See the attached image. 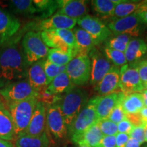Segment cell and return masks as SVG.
I'll use <instances>...</instances> for the list:
<instances>
[{"label":"cell","instance_id":"32","mask_svg":"<svg viewBox=\"0 0 147 147\" xmlns=\"http://www.w3.org/2000/svg\"><path fill=\"white\" fill-rule=\"evenodd\" d=\"M75 56L72 53H66L60 49H49L47 59L59 66H66Z\"/></svg>","mask_w":147,"mask_h":147},{"label":"cell","instance_id":"49","mask_svg":"<svg viewBox=\"0 0 147 147\" xmlns=\"http://www.w3.org/2000/svg\"><path fill=\"white\" fill-rule=\"evenodd\" d=\"M140 9H147V0L140 2Z\"/></svg>","mask_w":147,"mask_h":147},{"label":"cell","instance_id":"53","mask_svg":"<svg viewBox=\"0 0 147 147\" xmlns=\"http://www.w3.org/2000/svg\"><path fill=\"white\" fill-rule=\"evenodd\" d=\"M146 63H147V59H146Z\"/></svg>","mask_w":147,"mask_h":147},{"label":"cell","instance_id":"33","mask_svg":"<svg viewBox=\"0 0 147 147\" xmlns=\"http://www.w3.org/2000/svg\"><path fill=\"white\" fill-rule=\"evenodd\" d=\"M132 39H133V37L129 35H119L110 40L106 44V47L125 53L129 43Z\"/></svg>","mask_w":147,"mask_h":147},{"label":"cell","instance_id":"43","mask_svg":"<svg viewBox=\"0 0 147 147\" xmlns=\"http://www.w3.org/2000/svg\"><path fill=\"white\" fill-rule=\"evenodd\" d=\"M129 139V136L126 134L118 133L116 135V147H125Z\"/></svg>","mask_w":147,"mask_h":147},{"label":"cell","instance_id":"19","mask_svg":"<svg viewBox=\"0 0 147 147\" xmlns=\"http://www.w3.org/2000/svg\"><path fill=\"white\" fill-rule=\"evenodd\" d=\"M119 83L120 69L113 65L100 83L95 86V90L101 96L110 95L115 93L119 89Z\"/></svg>","mask_w":147,"mask_h":147},{"label":"cell","instance_id":"36","mask_svg":"<svg viewBox=\"0 0 147 147\" xmlns=\"http://www.w3.org/2000/svg\"><path fill=\"white\" fill-rule=\"evenodd\" d=\"M98 125L104 136H116L118 134L117 124L112 122L108 119L100 120L98 122Z\"/></svg>","mask_w":147,"mask_h":147},{"label":"cell","instance_id":"14","mask_svg":"<svg viewBox=\"0 0 147 147\" xmlns=\"http://www.w3.org/2000/svg\"><path fill=\"white\" fill-rule=\"evenodd\" d=\"M47 128V108L42 101H38L32 119L27 129L22 135L32 136H41L45 132Z\"/></svg>","mask_w":147,"mask_h":147},{"label":"cell","instance_id":"8","mask_svg":"<svg viewBox=\"0 0 147 147\" xmlns=\"http://www.w3.org/2000/svg\"><path fill=\"white\" fill-rule=\"evenodd\" d=\"M47 108V128L49 134L56 140L60 141L67 136V127L62 115L58 102Z\"/></svg>","mask_w":147,"mask_h":147},{"label":"cell","instance_id":"15","mask_svg":"<svg viewBox=\"0 0 147 147\" xmlns=\"http://www.w3.org/2000/svg\"><path fill=\"white\" fill-rule=\"evenodd\" d=\"M20 27L18 18L0 8V45L10 40Z\"/></svg>","mask_w":147,"mask_h":147},{"label":"cell","instance_id":"24","mask_svg":"<svg viewBox=\"0 0 147 147\" xmlns=\"http://www.w3.org/2000/svg\"><path fill=\"white\" fill-rule=\"evenodd\" d=\"M73 32L76 40L78 53L89 55L97 46L96 42L86 31L80 27H76L74 29Z\"/></svg>","mask_w":147,"mask_h":147},{"label":"cell","instance_id":"28","mask_svg":"<svg viewBox=\"0 0 147 147\" xmlns=\"http://www.w3.org/2000/svg\"><path fill=\"white\" fill-rule=\"evenodd\" d=\"M9 5L14 14L21 16H32L38 12L32 0H12L9 2Z\"/></svg>","mask_w":147,"mask_h":147},{"label":"cell","instance_id":"29","mask_svg":"<svg viewBox=\"0 0 147 147\" xmlns=\"http://www.w3.org/2000/svg\"><path fill=\"white\" fill-rule=\"evenodd\" d=\"M34 3L38 13H41V17L46 19L53 16V14L60 7V1L53 0H35Z\"/></svg>","mask_w":147,"mask_h":147},{"label":"cell","instance_id":"6","mask_svg":"<svg viewBox=\"0 0 147 147\" xmlns=\"http://www.w3.org/2000/svg\"><path fill=\"white\" fill-rule=\"evenodd\" d=\"M91 63L89 55L78 53L66 65L65 72L75 86L84 85L90 80Z\"/></svg>","mask_w":147,"mask_h":147},{"label":"cell","instance_id":"41","mask_svg":"<svg viewBox=\"0 0 147 147\" xmlns=\"http://www.w3.org/2000/svg\"><path fill=\"white\" fill-rule=\"evenodd\" d=\"M126 119L133 125L134 127L140 126H145V124L143 122L140 113L126 114Z\"/></svg>","mask_w":147,"mask_h":147},{"label":"cell","instance_id":"20","mask_svg":"<svg viewBox=\"0 0 147 147\" xmlns=\"http://www.w3.org/2000/svg\"><path fill=\"white\" fill-rule=\"evenodd\" d=\"M16 137L15 129L10 115L6 106L0 100V138L10 141Z\"/></svg>","mask_w":147,"mask_h":147},{"label":"cell","instance_id":"25","mask_svg":"<svg viewBox=\"0 0 147 147\" xmlns=\"http://www.w3.org/2000/svg\"><path fill=\"white\" fill-rule=\"evenodd\" d=\"M15 144L16 147H49L50 140L46 132L38 136L21 135L16 137Z\"/></svg>","mask_w":147,"mask_h":147},{"label":"cell","instance_id":"16","mask_svg":"<svg viewBox=\"0 0 147 147\" xmlns=\"http://www.w3.org/2000/svg\"><path fill=\"white\" fill-rule=\"evenodd\" d=\"M46 59L47 58L33 63L29 67L27 73V79L29 83L38 93L45 91L48 87L47 78L44 67Z\"/></svg>","mask_w":147,"mask_h":147},{"label":"cell","instance_id":"11","mask_svg":"<svg viewBox=\"0 0 147 147\" xmlns=\"http://www.w3.org/2000/svg\"><path fill=\"white\" fill-rule=\"evenodd\" d=\"M77 24L93 38L97 45L106 41L112 34L108 26L100 18L89 14L78 19Z\"/></svg>","mask_w":147,"mask_h":147},{"label":"cell","instance_id":"37","mask_svg":"<svg viewBox=\"0 0 147 147\" xmlns=\"http://www.w3.org/2000/svg\"><path fill=\"white\" fill-rule=\"evenodd\" d=\"M124 95H123L121 100L117 103V104L114 108L112 113H110L109 117H108V119L110 121H111L112 122L115 123L116 124H119L122 121L126 119V113H125L123 108L122 104H121V100H122Z\"/></svg>","mask_w":147,"mask_h":147},{"label":"cell","instance_id":"38","mask_svg":"<svg viewBox=\"0 0 147 147\" xmlns=\"http://www.w3.org/2000/svg\"><path fill=\"white\" fill-rule=\"evenodd\" d=\"M129 138H133L142 144L145 142V126H140L134 127L131 133Z\"/></svg>","mask_w":147,"mask_h":147},{"label":"cell","instance_id":"23","mask_svg":"<svg viewBox=\"0 0 147 147\" xmlns=\"http://www.w3.org/2000/svg\"><path fill=\"white\" fill-rule=\"evenodd\" d=\"M40 35H41V38L44 43L47 45V47H51L52 49H58L66 53H70L77 55V53L71 50L70 48L66 45L63 39L57 34L55 29L40 32Z\"/></svg>","mask_w":147,"mask_h":147},{"label":"cell","instance_id":"7","mask_svg":"<svg viewBox=\"0 0 147 147\" xmlns=\"http://www.w3.org/2000/svg\"><path fill=\"white\" fill-rule=\"evenodd\" d=\"M0 96L5 100L6 105H9L32 97H39V93L33 89L27 78L12 82L0 89Z\"/></svg>","mask_w":147,"mask_h":147},{"label":"cell","instance_id":"46","mask_svg":"<svg viewBox=\"0 0 147 147\" xmlns=\"http://www.w3.org/2000/svg\"><path fill=\"white\" fill-rule=\"evenodd\" d=\"M140 115L141 118H142L143 122L145 124V125L147 124V108L144 107L140 112Z\"/></svg>","mask_w":147,"mask_h":147},{"label":"cell","instance_id":"44","mask_svg":"<svg viewBox=\"0 0 147 147\" xmlns=\"http://www.w3.org/2000/svg\"><path fill=\"white\" fill-rule=\"evenodd\" d=\"M144 24L147 25V9H140L136 12Z\"/></svg>","mask_w":147,"mask_h":147},{"label":"cell","instance_id":"51","mask_svg":"<svg viewBox=\"0 0 147 147\" xmlns=\"http://www.w3.org/2000/svg\"><path fill=\"white\" fill-rule=\"evenodd\" d=\"M76 147H90L89 146H87V145H85V144H78L77 145V146Z\"/></svg>","mask_w":147,"mask_h":147},{"label":"cell","instance_id":"12","mask_svg":"<svg viewBox=\"0 0 147 147\" xmlns=\"http://www.w3.org/2000/svg\"><path fill=\"white\" fill-rule=\"evenodd\" d=\"M89 57L91 59V71L90 84L96 86L104 78L111 68V62L107 58L105 53L95 47L89 53Z\"/></svg>","mask_w":147,"mask_h":147},{"label":"cell","instance_id":"52","mask_svg":"<svg viewBox=\"0 0 147 147\" xmlns=\"http://www.w3.org/2000/svg\"><path fill=\"white\" fill-rule=\"evenodd\" d=\"M144 89H146L147 90V85L145 86V87H144Z\"/></svg>","mask_w":147,"mask_h":147},{"label":"cell","instance_id":"39","mask_svg":"<svg viewBox=\"0 0 147 147\" xmlns=\"http://www.w3.org/2000/svg\"><path fill=\"white\" fill-rule=\"evenodd\" d=\"M117 127H118V133L126 134L128 135H129L134 127L133 125L127 119L117 124Z\"/></svg>","mask_w":147,"mask_h":147},{"label":"cell","instance_id":"9","mask_svg":"<svg viewBox=\"0 0 147 147\" xmlns=\"http://www.w3.org/2000/svg\"><path fill=\"white\" fill-rule=\"evenodd\" d=\"M119 89L125 95L134 93H141L144 89L139 76L136 64H126L121 67Z\"/></svg>","mask_w":147,"mask_h":147},{"label":"cell","instance_id":"22","mask_svg":"<svg viewBox=\"0 0 147 147\" xmlns=\"http://www.w3.org/2000/svg\"><path fill=\"white\" fill-rule=\"evenodd\" d=\"M74 87L76 86L71 81L67 73L63 72L53 79L45 91L51 94L61 95L62 93H67Z\"/></svg>","mask_w":147,"mask_h":147},{"label":"cell","instance_id":"48","mask_svg":"<svg viewBox=\"0 0 147 147\" xmlns=\"http://www.w3.org/2000/svg\"><path fill=\"white\" fill-rule=\"evenodd\" d=\"M141 94H142V99H143V102H144V107L147 108V90L144 89L141 92Z\"/></svg>","mask_w":147,"mask_h":147},{"label":"cell","instance_id":"2","mask_svg":"<svg viewBox=\"0 0 147 147\" xmlns=\"http://www.w3.org/2000/svg\"><path fill=\"white\" fill-rule=\"evenodd\" d=\"M88 102L87 92L76 86L61 95L58 104L67 128Z\"/></svg>","mask_w":147,"mask_h":147},{"label":"cell","instance_id":"50","mask_svg":"<svg viewBox=\"0 0 147 147\" xmlns=\"http://www.w3.org/2000/svg\"><path fill=\"white\" fill-rule=\"evenodd\" d=\"M145 141L147 142V124L145 125Z\"/></svg>","mask_w":147,"mask_h":147},{"label":"cell","instance_id":"4","mask_svg":"<svg viewBox=\"0 0 147 147\" xmlns=\"http://www.w3.org/2000/svg\"><path fill=\"white\" fill-rule=\"evenodd\" d=\"M99 121L94 105L90 100L67 128V136L75 143L84 132Z\"/></svg>","mask_w":147,"mask_h":147},{"label":"cell","instance_id":"18","mask_svg":"<svg viewBox=\"0 0 147 147\" xmlns=\"http://www.w3.org/2000/svg\"><path fill=\"white\" fill-rule=\"evenodd\" d=\"M87 1L83 0H62L57 14L65 15L78 21L87 15Z\"/></svg>","mask_w":147,"mask_h":147},{"label":"cell","instance_id":"40","mask_svg":"<svg viewBox=\"0 0 147 147\" xmlns=\"http://www.w3.org/2000/svg\"><path fill=\"white\" fill-rule=\"evenodd\" d=\"M137 67L141 82H142L144 87H145L147 85V63L146 61H143L138 64Z\"/></svg>","mask_w":147,"mask_h":147},{"label":"cell","instance_id":"3","mask_svg":"<svg viewBox=\"0 0 147 147\" xmlns=\"http://www.w3.org/2000/svg\"><path fill=\"white\" fill-rule=\"evenodd\" d=\"M38 101V97H32L21 102L6 105L12 116L16 137L23 134L27 129Z\"/></svg>","mask_w":147,"mask_h":147},{"label":"cell","instance_id":"17","mask_svg":"<svg viewBox=\"0 0 147 147\" xmlns=\"http://www.w3.org/2000/svg\"><path fill=\"white\" fill-rule=\"evenodd\" d=\"M76 23V20L62 14H55L51 17L40 21L37 23L35 29L39 30V32L51 29H71Z\"/></svg>","mask_w":147,"mask_h":147},{"label":"cell","instance_id":"42","mask_svg":"<svg viewBox=\"0 0 147 147\" xmlns=\"http://www.w3.org/2000/svg\"><path fill=\"white\" fill-rule=\"evenodd\" d=\"M99 147H116V136L103 137Z\"/></svg>","mask_w":147,"mask_h":147},{"label":"cell","instance_id":"21","mask_svg":"<svg viewBox=\"0 0 147 147\" xmlns=\"http://www.w3.org/2000/svg\"><path fill=\"white\" fill-rule=\"evenodd\" d=\"M147 52V45L144 40L140 38H133L129 42L125 52L127 63L136 64L138 61Z\"/></svg>","mask_w":147,"mask_h":147},{"label":"cell","instance_id":"45","mask_svg":"<svg viewBox=\"0 0 147 147\" xmlns=\"http://www.w3.org/2000/svg\"><path fill=\"white\" fill-rule=\"evenodd\" d=\"M140 145L141 144L138 141L129 138V139L128 140L127 142L125 145V147H140Z\"/></svg>","mask_w":147,"mask_h":147},{"label":"cell","instance_id":"30","mask_svg":"<svg viewBox=\"0 0 147 147\" xmlns=\"http://www.w3.org/2000/svg\"><path fill=\"white\" fill-rule=\"evenodd\" d=\"M120 2L121 0H94L91 1V4L97 14L103 17L108 18L113 16L116 5Z\"/></svg>","mask_w":147,"mask_h":147},{"label":"cell","instance_id":"27","mask_svg":"<svg viewBox=\"0 0 147 147\" xmlns=\"http://www.w3.org/2000/svg\"><path fill=\"white\" fill-rule=\"evenodd\" d=\"M123 108L126 114H137L144 107L142 94L134 93L124 95L121 100Z\"/></svg>","mask_w":147,"mask_h":147},{"label":"cell","instance_id":"13","mask_svg":"<svg viewBox=\"0 0 147 147\" xmlns=\"http://www.w3.org/2000/svg\"><path fill=\"white\" fill-rule=\"evenodd\" d=\"M123 95L121 91L115 92L110 95L104 96L100 95L91 99L100 121L108 119L114 108L121 100Z\"/></svg>","mask_w":147,"mask_h":147},{"label":"cell","instance_id":"34","mask_svg":"<svg viewBox=\"0 0 147 147\" xmlns=\"http://www.w3.org/2000/svg\"><path fill=\"white\" fill-rule=\"evenodd\" d=\"M104 53L110 61L112 62L114 65L117 67H122L123 66L127 64L125 55L124 53L106 47L104 49Z\"/></svg>","mask_w":147,"mask_h":147},{"label":"cell","instance_id":"26","mask_svg":"<svg viewBox=\"0 0 147 147\" xmlns=\"http://www.w3.org/2000/svg\"><path fill=\"white\" fill-rule=\"evenodd\" d=\"M104 137L101 131L98 123L92 126L87 131H85L79 138L75 144H85L90 147H99L101 141Z\"/></svg>","mask_w":147,"mask_h":147},{"label":"cell","instance_id":"35","mask_svg":"<svg viewBox=\"0 0 147 147\" xmlns=\"http://www.w3.org/2000/svg\"><path fill=\"white\" fill-rule=\"evenodd\" d=\"M44 67L47 76L48 85L53 81L55 77L57 76L60 74L65 72L66 71V66H59L51 62L47 59L45 60Z\"/></svg>","mask_w":147,"mask_h":147},{"label":"cell","instance_id":"31","mask_svg":"<svg viewBox=\"0 0 147 147\" xmlns=\"http://www.w3.org/2000/svg\"><path fill=\"white\" fill-rule=\"evenodd\" d=\"M138 10H140V2L133 3L132 1L121 0V2L116 5L112 17L115 19L124 18L135 13Z\"/></svg>","mask_w":147,"mask_h":147},{"label":"cell","instance_id":"5","mask_svg":"<svg viewBox=\"0 0 147 147\" xmlns=\"http://www.w3.org/2000/svg\"><path fill=\"white\" fill-rule=\"evenodd\" d=\"M22 47L29 66L47 57L49 49L44 43L40 32L29 31L22 40Z\"/></svg>","mask_w":147,"mask_h":147},{"label":"cell","instance_id":"10","mask_svg":"<svg viewBox=\"0 0 147 147\" xmlns=\"http://www.w3.org/2000/svg\"><path fill=\"white\" fill-rule=\"evenodd\" d=\"M143 22L136 12L126 17L114 19L108 25L111 33L117 36L126 34L136 37L139 35Z\"/></svg>","mask_w":147,"mask_h":147},{"label":"cell","instance_id":"47","mask_svg":"<svg viewBox=\"0 0 147 147\" xmlns=\"http://www.w3.org/2000/svg\"><path fill=\"white\" fill-rule=\"evenodd\" d=\"M0 147H15L10 141L0 138Z\"/></svg>","mask_w":147,"mask_h":147},{"label":"cell","instance_id":"1","mask_svg":"<svg viewBox=\"0 0 147 147\" xmlns=\"http://www.w3.org/2000/svg\"><path fill=\"white\" fill-rule=\"evenodd\" d=\"M29 66L18 40L7 41L0 48V89L27 78Z\"/></svg>","mask_w":147,"mask_h":147}]
</instances>
